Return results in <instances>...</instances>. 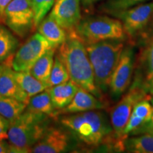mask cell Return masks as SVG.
<instances>
[{
	"label": "cell",
	"instance_id": "cell-1",
	"mask_svg": "<svg viewBox=\"0 0 153 153\" xmlns=\"http://www.w3.org/2000/svg\"><path fill=\"white\" fill-rule=\"evenodd\" d=\"M55 119L85 148H104L106 150L123 152L114 135L110 118L102 109L62 114Z\"/></svg>",
	"mask_w": 153,
	"mask_h": 153
},
{
	"label": "cell",
	"instance_id": "cell-2",
	"mask_svg": "<svg viewBox=\"0 0 153 153\" xmlns=\"http://www.w3.org/2000/svg\"><path fill=\"white\" fill-rule=\"evenodd\" d=\"M56 50V55L65 66L70 79L79 87L105 101L104 94L95 84L93 69L85 45L74 32L68 33L66 41Z\"/></svg>",
	"mask_w": 153,
	"mask_h": 153
},
{
	"label": "cell",
	"instance_id": "cell-3",
	"mask_svg": "<svg viewBox=\"0 0 153 153\" xmlns=\"http://www.w3.org/2000/svg\"><path fill=\"white\" fill-rule=\"evenodd\" d=\"M85 46L93 69L96 85L101 93H106L108 91L113 72L125 47L124 41L108 40Z\"/></svg>",
	"mask_w": 153,
	"mask_h": 153
},
{
	"label": "cell",
	"instance_id": "cell-4",
	"mask_svg": "<svg viewBox=\"0 0 153 153\" xmlns=\"http://www.w3.org/2000/svg\"><path fill=\"white\" fill-rule=\"evenodd\" d=\"M52 119L46 114L25 110L10 123L7 140L20 153L31 152V148L43 136Z\"/></svg>",
	"mask_w": 153,
	"mask_h": 153
},
{
	"label": "cell",
	"instance_id": "cell-5",
	"mask_svg": "<svg viewBox=\"0 0 153 153\" xmlns=\"http://www.w3.org/2000/svg\"><path fill=\"white\" fill-rule=\"evenodd\" d=\"M73 32L85 45L108 40L124 41L126 37L121 22L107 16L81 19Z\"/></svg>",
	"mask_w": 153,
	"mask_h": 153
},
{
	"label": "cell",
	"instance_id": "cell-6",
	"mask_svg": "<svg viewBox=\"0 0 153 153\" xmlns=\"http://www.w3.org/2000/svg\"><path fill=\"white\" fill-rule=\"evenodd\" d=\"M148 97H151L150 94L137 79H134L131 88L122 95L118 102L111 110L109 118L113 131L123 152H125L123 131L133 107L138 101Z\"/></svg>",
	"mask_w": 153,
	"mask_h": 153
},
{
	"label": "cell",
	"instance_id": "cell-7",
	"mask_svg": "<svg viewBox=\"0 0 153 153\" xmlns=\"http://www.w3.org/2000/svg\"><path fill=\"white\" fill-rule=\"evenodd\" d=\"M4 24L20 39L27 38L36 28L30 0H12L6 9Z\"/></svg>",
	"mask_w": 153,
	"mask_h": 153
},
{
	"label": "cell",
	"instance_id": "cell-8",
	"mask_svg": "<svg viewBox=\"0 0 153 153\" xmlns=\"http://www.w3.org/2000/svg\"><path fill=\"white\" fill-rule=\"evenodd\" d=\"M51 48L52 45L38 32L31 34L19 45L11 61V68L16 72H30L36 61Z\"/></svg>",
	"mask_w": 153,
	"mask_h": 153
},
{
	"label": "cell",
	"instance_id": "cell-9",
	"mask_svg": "<svg viewBox=\"0 0 153 153\" xmlns=\"http://www.w3.org/2000/svg\"><path fill=\"white\" fill-rule=\"evenodd\" d=\"M135 50L131 45L124 47L108 86L111 98L117 101L128 89L133 76L135 65Z\"/></svg>",
	"mask_w": 153,
	"mask_h": 153
},
{
	"label": "cell",
	"instance_id": "cell-10",
	"mask_svg": "<svg viewBox=\"0 0 153 153\" xmlns=\"http://www.w3.org/2000/svg\"><path fill=\"white\" fill-rule=\"evenodd\" d=\"M79 145L73 135L63 127L51 123L38 142L31 148L33 153H60L73 150Z\"/></svg>",
	"mask_w": 153,
	"mask_h": 153
},
{
	"label": "cell",
	"instance_id": "cell-11",
	"mask_svg": "<svg viewBox=\"0 0 153 153\" xmlns=\"http://www.w3.org/2000/svg\"><path fill=\"white\" fill-rule=\"evenodd\" d=\"M153 11V0L140 4L115 14L123 25L126 36L131 40L139 38L150 22Z\"/></svg>",
	"mask_w": 153,
	"mask_h": 153
},
{
	"label": "cell",
	"instance_id": "cell-12",
	"mask_svg": "<svg viewBox=\"0 0 153 153\" xmlns=\"http://www.w3.org/2000/svg\"><path fill=\"white\" fill-rule=\"evenodd\" d=\"M80 3V0H56L49 14L67 33H71L81 21Z\"/></svg>",
	"mask_w": 153,
	"mask_h": 153
},
{
	"label": "cell",
	"instance_id": "cell-13",
	"mask_svg": "<svg viewBox=\"0 0 153 153\" xmlns=\"http://www.w3.org/2000/svg\"><path fill=\"white\" fill-rule=\"evenodd\" d=\"M139 53L134 79H137L149 94L153 93V39L144 43Z\"/></svg>",
	"mask_w": 153,
	"mask_h": 153
},
{
	"label": "cell",
	"instance_id": "cell-14",
	"mask_svg": "<svg viewBox=\"0 0 153 153\" xmlns=\"http://www.w3.org/2000/svg\"><path fill=\"white\" fill-rule=\"evenodd\" d=\"M106 106V101L98 98L89 91L79 87L70 104L57 112L55 118L62 114H76L93 110H104Z\"/></svg>",
	"mask_w": 153,
	"mask_h": 153
},
{
	"label": "cell",
	"instance_id": "cell-15",
	"mask_svg": "<svg viewBox=\"0 0 153 153\" xmlns=\"http://www.w3.org/2000/svg\"><path fill=\"white\" fill-rule=\"evenodd\" d=\"M0 95L16 99L26 105L30 99L19 85L14 70L4 64H0Z\"/></svg>",
	"mask_w": 153,
	"mask_h": 153
},
{
	"label": "cell",
	"instance_id": "cell-16",
	"mask_svg": "<svg viewBox=\"0 0 153 153\" xmlns=\"http://www.w3.org/2000/svg\"><path fill=\"white\" fill-rule=\"evenodd\" d=\"M79 88L71 79L48 88L51 101L55 110V116L57 112L70 104Z\"/></svg>",
	"mask_w": 153,
	"mask_h": 153
},
{
	"label": "cell",
	"instance_id": "cell-17",
	"mask_svg": "<svg viewBox=\"0 0 153 153\" xmlns=\"http://www.w3.org/2000/svg\"><path fill=\"white\" fill-rule=\"evenodd\" d=\"M36 28L38 33L43 36L55 49L62 45L68 38L66 30L61 27L50 14L44 17Z\"/></svg>",
	"mask_w": 153,
	"mask_h": 153
},
{
	"label": "cell",
	"instance_id": "cell-18",
	"mask_svg": "<svg viewBox=\"0 0 153 153\" xmlns=\"http://www.w3.org/2000/svg\"><path fill=\"white\" fill-rule=\"evenodd\" d=\"M20 40L4 24L0 22V64L11 67Z\"/></svg>",
	"mask_w": 153,
	"mask_h": 153
},
{
	"label": "cell",
	"instance_id": "cell-19",
	"mask_svg": "<svg viewBox=\"0 0 153 153\" xmlns=\"http://www.w3.org/2000/svg\"><path fill=\"white\" fill-rule=\"evenodd\" d=\"M55 48L48 50L40 57L30 70V74L40 82L49 87L48 82L55 55Z\"/></svg>",
	"mask_w": 153,
	"mask_h": 153
},
{
	"label": "cell",
	"instance_id": "cell-20",
	"mask_svg": "<svg viewBox=\"0 0 153 153\" xmlns=\"http://www.w3.org/2000/svg\"><path fill=\"white\" fill-rule=\"evenodd\" d=\"M26 111L46 114L54 119L55 117V110L53 107L48 88L30 97L27 105Z\"/></svg>",
	"mask_w": 153,
	"mask_h": 153
},
{
	"label": "cell",
	"instance_id": "cell-21",
	"mask_svg": "<svg viewBox=\"0 0 153 153\" xmlns=\"http://www.w3.org/2000/svg\"><path fill=\"white\" fill-rule=\"evenodd\" d=\"M124 150L131 153H153V134L130 135L124 141Z\"/></svg>",
	"mask_w": 153,
	"mask_h": 153
},
{
	"label": "cell",
	"instance_id": "cell-22",
	"mask_svg": "<svg viewBox=\"0 0 153 153\" xmlns=\"http://www.w3.org/2000/svg\"><path fill=\"white\" fill-rule=\"evenodd\" d=\"M14 76L19 85L29 98L49 88L47 85L34 77L30 72H16L14 70Z\"/></svg>",
	"mask_w": 153,
	"mask_h": 153
},
{
	"label": "cell",
	"instance_id": "cell-23",
	"mask_svg": "<svg viewBox=\"0 0 153 153\" xmlns=\"http://www.w3.org/2000/svg\"><path fill=\"white\" fill-rule=\"evenodd\" d=\"M26 104L10 97L0 95V115L12 122L26 110Z\"/></svg>",
	"mask_w": 153,
	"mask_h": 153
},
{
	"label": "cell",
	"instance_id": "cell-24",
	"mask_svg": "<svg viewBox=\"0 0 153 153\" xmlns=\"http://www.w3.org/2000/svg\"><path fill=\"white\" fill-rule=\"evenodd\" d=\"M70 79V76H69L65 66L63 64L60 57L55 54L54 62H53V68L49 79V87L60 85V84L65 82Z\"/></svg>",
	"mask_w": 153,
	"mask_h": 153
},
{
	"label": "cell",
	"instance_id": "cell-25",
	"mask_svg": "<svg viewBox=\"0 0 153 153\" xmlns=\"http://www.w3.org/2000/svg\"><path fill=\"white\" fill-rule=\"evenodd\" d=\"M150 1L152 0H108L104 6V9L106 12L114 16L118 13L138 5L140 4Z\"/></svg>",
	"mask_w": 153,
	"mask_h": 153
},
{
	"label": "cell",
	"instance_id": "cell-26",
	"mask_svg": "<svg viewBox=\"0 0 153 153\" xmlns=\"http://www.w3.org/2000/svg\"><path fill=\"white\" fill-rule=\"evenodd\" d=\"M56 0H30L35 13V24L37 28L39 23L43 20L48 13L53 8Z\"/></svg>",
	"mask_w": 153,
	"mask_h": 153
},
{
	"label": "cell",
	"instance_id": "cell-27",
	"mask_svg": "<svg viewBox=\"0 0 153 153\" xmlns=\"http://www.w3.org/2000/svg\"><path fill=\"white\" fill-rule=\"evenodd\" d=\"M138 39L141 43H147V42L152 41L153 39V11L152 16H151L150 22L147 25L146 28L143 30V33L140 34Z\"/></svg>",
	"mask_w": 153,
	"mask_h": 153
},
{
	"label": "cell",
	"instance_id": "cell-28",
	"mask_svg": "<svg viewBox=\"0 0 153 153\" xmlns=\"http://www.w3.org/2000/svg\"><path fill=\"white\" fill-rule=\"evenodd\" d=\"M10 122L0 115V140L8 139V131Z\"/></svg>",
	"mask_w": 153,
	"mask_h": 153
},
{
	"label": "cell",
	"instance_id": "cell-29",
	"mask_svg": "<svg viewBox=\"0 0 153 153\" xmlns=\"http://www.w3.org/2000/svg\"><path fill=\"white\" fill-rule=\"evenodd\" d=\"M0 153H20V151L9 141L0 140Z\"/></svg>",
	"mask_w": 153,
	"mask_h": 153
},
{
	"label": "cell",
	"instance_id": "cell-30",
	"mask_svg": "<svg viewBox=\"0 0 153 153\" xmlns=\"http://www.w3.org/2000/svg\"><path fill=\"white\" fill-rule=\"evenodd\" d=\"M144 133H148V134H153V114L152 118L148 123H147L145 125H144L139 129L136 133L134 134L135 135H139V134H144Z\"/></svg>",
	"mask_w": 153,
	"mask_h": 153
},
{
	"label": "cell",
	"instance_id": "cell-31",
	"mask_svg": "<svg viewBox=\"0 0 153 153\" xmlns=\"http://www.w3.org/2000/svg\"><path fill=\"white\" fill-rule=\"evenodd\" d=\"M12 0H0V22H4V14L7 7Z\"/></svg>",
	"mask_w": 153,
	"mask_h": 153
},
{
	"label": "cell",
	"instance_id": "cell-32",
	"mask_svg": "<svg viewBox=\"0 0 153 153\" xmlns=\"http://www.w3.org/2000/svg\"><path fill=\"white\" fill-rule=\"evenodd\" d=\"M80 1H81V3L83 6L89 7V6L92 5L96 2H97V1H100V0H80Z\"/></svg>",
	"mask_w": 153,
	"mask_h": 153
},
{
	"label": "cell",
	"instance_id": "cell-33",
	"mask_svg": "<svg viewBox=\"0 0 153 153\" xmlns=\"http://www.w3.org/2000/svg\"><path fill=\"white\" fill-rule=\"evenodd\" d=\"M152 97H151V102H152V104H153V93L152 94Z\"/></svg>",
	"mask_w": 153,
	"mask_h": 153
}]
</instances>
